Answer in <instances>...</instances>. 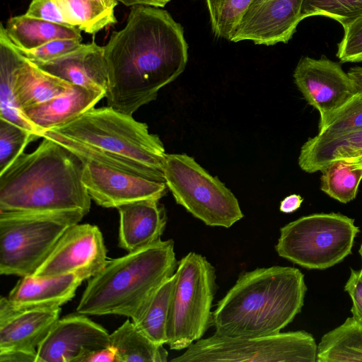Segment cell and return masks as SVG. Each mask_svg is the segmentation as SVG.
<instances>
[{
	"label": "cell",
	"mask_w": 362,
	"mask_h": 362,
	"mask_svg": "<svg viewBox=\"0 0 362 362\" xmlns=\"http://www.w3.org/2000/svg\"><path fill=\"white\" fill-rule=\"evenodd\" d=\"M103 47L107 105L129 115L155 100L159 90L184 71L188 59L182 26L160 7L132 6L125 26Z\"/></svg>",
	"instance_id": "1"
},
{
	"label": "cell",
	"mask_w": 362,
	"mask_h": 362,
	"mask_svg": "<svg viewBox=\"0 0 362 362\" xmlns=\"http://www.w3.org/2000/svg\"><path fill=\"white\" fill-rule=\"evenodd\" d=\"M83 163L47 137L35 151L23 153L0 174V213L81 211L91 205L82 181Z\"/></svg>",
	"instance_id": "2"
},
{
	"label": "cell",
	"mask_w": 362,
	"mask_h": 362,
	"mask_svg": "<svg viewBox=\"0 0 362 362\" xmlns=\"http://www.w3.org/2000/svg\"><path fill=\"white\" fill-rule=\"evenodd\" d=\"M307 291L297 268L272 266L242 274L212 312L216 334L228 337L275 334L301 311Z\"/></svg>",
	"instance_id": "3"
},
{
	"label": "cell",
	"mask_w": 362,
	"mask_h": 362,
	"mask_svg": "<svg viewBox=\"0 0 362 362\" xmlns=\"http://www.w3.org/2000/svg\"><path fill=\"white\" fill-rule=\"evenodd\" d=\"M174 242L162 240L107 261L88 279L76 308L89 315H117L132 318L177 268Z\"/></svg>",
	"instance_id": "4"
},
{
	"label": "cell",
	"mask_w": 362,
	"mask_h": 362,
	"mask_svg": "<svg viewBox=\"0 0 362 362\" xmlns=\"http://www.w3.org/2000/svg\"><path fill=\"white\" fill-rule=\"evenodd\" d=\"M52 131L163 173L166 153L158 135L150 133L146 123L110 106L93 107Z\"/></svg>",
	"instance_id": "5"
},
{
	"label": "cell",
	"mask_w": 362,
	"mask_h": 362,
	"mask_svg": "<svg viewBox=\"0 0 362 362\" xmlns=\"http://www.w3.org/2000/svg\"><path fill=\"white\" fill-rule=\"evenodd\" d=\"M81 211L0 213V274L33 276Z\"/></svg>",
	"instance_id": "6"
},
{
	"label": "cell",
	"mask_w": 362,
	"mask_h": 362,
	"mask_svg": "<svg viewBox=\"0 0 362 362\" xmlns=\"http://www.w3.org/2000/svg\"><path fill=\"white\" fill-rule=\"evenodd\" d=\"M168 322V345L182 350L202 339L211 325L216 271L202 255L191 252L178 262Z\"/></svg>",
	"instance_id": "7"
},
{
	"label": "cell",
	"mask_w": 362,
	"mask_h": 362,
	"mask_svg": "<svg viewBox=\"0 0 362 362\" xmlns=\"http://www.w3.org/2000/svg\"><path fill=\"white\" fill-rule=\"evenodd\" d=\"M359 228L339 213L302 216L280 229L275 249L287 260L309 269H325L351 253Z\"/></svg>",
	"instance_id": "8"
},
{
	"label": "cell",
	"mask_w": 362,
	"mask_h": 362,
	"mask_svg": "<svg viewBox=\"0 0 362 362\" xmlns=\"http://www.w3.org/2000/svg\"><path fill=\"white\" fill-rule=\"evenodd\" d=\"M163 172L176 203L204 224L228 228L243 218L234 194L193 157L166 153Z\"/></svg>",
	"instance_id": "9"
},
{
	"label": "cell",
	"mask_w": 362,
	"mask_h": 362,
	"mask_svg": "<svg viewBox=\"0 0 362 362\" xmlns=\"http://www.w3.org/2000/svg\"><path fill=\"white\" fill-rule=\"evenodd\" d=\"M317 345L305 331L253 337H228L218 334L200 339L175 362H315Z\"/></svg>",
	"instance_id": "10"
},
{
	"label": "cell",
	"mask_w": 362,
	"mask_h": 362,
	"mask_svg": "<svg viewBox=\"0 0 362 362\" xmlns=\"http://www.w3.org/2000/svg\"><path fill=\"white\" fill-rule=\"evenodd\" d=\"M106 255L99 228L78 223L65 231L33 276L47 278L73 274L83 281L88 280L105 267Z\"/></svg>",
	"instance_id": "11"
},
{
	"label": "cell",
	"mask_w": 362,
	"mask_h": 362,
	"mask_svg": "<svg viewBox=\"0 0 362 362\" xmlns=\"http://www.w3.org/2000/svg\"><path fill=\"white\" fill-rule=\"evenodd\" d=\"M293 79L307 103L319 112L318 127L358 93L341 64L325 56L320 59L301 57L295 68Z\"/></svg>",
	"instance_id": "12"
},
{
	"label": "cell",
	"mask_w": 362,
	"mask_h": 362,
	"mask_svg": "<svg viewBox=\"0 0 362 362\" xmlns=\"http://www.w3.org/2000/svg\"><path fill=\"white\" fill-rule=\"evenodd\" d=\"M110 346V334L83 314L58 319L37 349L35 362H83Z\"/></svg>",
	"instance_id": "13"
},
{
	"label": "cell",
	"mask_w": 362,
	"mask_h": 362,
	"mask_svg": "<svg viewBox=\"0 0 362 362\" xmlns=\"http://www.w3.org/2000/svg\"><path fill=\"white\" fill-rule=\"evenodd\" d=\"M81 159L83 163V183L91 199L100 206L117 209L142 199L160 200L167 194L165 182Z\"/></svg>",
	"instance_id": "14"
},
{
	"label": "cell",
	"mask_w": 362,
	"mask_h": 362,
	"mask_svg": "<svg viewBox=\"0 0 362 362\" xmlns=\"http://www.w3.org/2000/svg\"><path fill=\"white\" fill-rule=\"evenodd\" d=\"M303 0H253L231 42L250 40L256 45L287 43L296 31Z\"/></svg>",
	"instance_id": "15"
},
{
	"label": "cell",
	"mask_w": 362,
	"mask_h": 362,
	"mask_svg": "<svg viewBox=\"0 0 362 362\" xmlns=\"http://www.w3.org/2000/svg\"><path fill=\"white\" fill-rule=\"evenodd\" d=\"M60 312V307L16 309L7 297H1L0 351L37 352Z\"/></svg>",
	"instance_id": "16"
},
{
	"label": "cell",
	"mask_w": 362,
	"mask_h": 362,
	"mask_svg": "<svg viewBox=\"0 0 362 362\" xmlns=\"http://www.w3.org/2000/svg\"><path fill=\"white\" fill-rule=\"evenodd\" d=\"M35 64L73 85L106 95L108 71L104 47L95 42L81 44L75 50L59 58Z\"/></svg>",
	"instance_id": "17"
},
{
	"label": "cell",
	"mask_w": 362,
	"mask_h": 362,
	"mask_svg": "<svg viewBox=\"0 0 362 362\" xmlns=\"http://www.w3.org/2000/svg\"><path fill=\"white\" fill-rule=\"evenodd\" d=\"M119 214V246L133 252L160 240L167 215L158 199H148L124 204L117 208Z\"/></svg>",
	"instance_id": "18"
},
{
	"label": "cell",
	"mask_w": 362,
	"mask_h": 362,
	"mask_svg": "<svg viewBox=\"0 0 362 362\" xmlns=\"http://www.w3.org/2000/svg\"><path fill=\"white\" fill-rule=\"evenodd\" d=\"M104 98L105 93L74 85L67 93L22 111L42 137L47 131L68 124Z\"/></svg>",
	"instance_id": "19"
},
{
	"label": "cell",
	"mask_w": 362,
	"mask_h": 362,
	"mask_svg": "<svg viewBox=\"0 0 362 362\" xmlns=\"http://www.w3.org/2000/svg\"><path fill=\"white\" fill-rule=\"evenodd\" d=\"M83 281L73 274L47 278L23 276L7 298L14 308L19 310L61 307L74 297Z\"/></svg>",
	"instance_id": "20"
},
{
	"label": "cell",
	"mask_w": 362,
	"mask_h": 362,
	"mask_svg": "<svg viewBox=\"0 0 362 362\" xmlns=\"http://www.w3.org/2000/svg\"><path fill=\"white\" fill-rule=\"evenodd\" d=\"M74 86L42 70L25 58L15 73L13 93L23 110L66 93Z\"/></svg>",
	"instance_id": "21"
},
{
	"label": "cell",
	"mask_w": 362,
	"mask_h": 362,
	"mask_svg": "<svg viewBox=\"0 0 362 362\" xmlns=\"http://www.w3.org/2000/svg\"><path fill=\"white\" fill-rule=\"evenodd\" d=\"M25 57L0 25V118L8 120L41 137L37 129L26 118L13 93L16 70Z\"/></svg>",
	"instance_id": "22"
},
{
	"label": "cell",
	"mask_w": 362,
	"mask_h": 362,
	"mask_svg": "<svg viewBox=\"0 0 362 362\" xmlns=\"http://www.w3.org/2000/svg\"><path fill=\"white\" fill-rule=\"evenodd\" d=\"M4 28L9 39L21 50L33 49L59 39L82 40L81 30L76 27L55 23L25 14L11 17Z\"/></svg>",
	"instance_id": "23"
},
{
	"label": "cell",
	"mask_w": 362,
	"mask_h": 362,
	"mask_svg": "<svg viewBox=\"0 0 362 362\" xmlns=\"http://www.w3.org/2000/svg\"><path fill=\"white\" fill-rule=\"evenodd\" d=\"M362 156V129L344 136L317 143L308 141L302 146L298 165L308 173L321 171L330 163Z\"/></svg>",
	"instance_id": "24"
},
{
	"label": "cell",
	"mask_w": 362,
	"mask_h": 362,
	"mask_svg": "<svg viewBox=\"0 0 362 362\" xmlns=\"http://www.w3.org/2000/svg\"><path fill=\"white\" fill-rule=\"evenodd\" d=\"M174 280V274L165 280L131 318L141 333L160 345L168 343V322Z\"/></svg>",
	"instance_id": "25"
},
{
	"label": "cell",
	"mask_w": 362,
	"mask_h": 362,
	"mask_svg": "<svg viewBox=\"0 0 362 362\" xmlns=\"http://www.w3.org/2000/svg\"><path fill=\"white\" fill-rule=\"evenodd\" d=\"M317 362L362 361V323L353 317L322 336Z\"/></svg>",
	"instance_id": "26"
},
{
	"label": "cell",
	"mask_w": 362,
	"mask_h": 362,
	"mask_svg": "<svg viewBox=\"0 0 362 362\" xmlns=\"http://www.w3.org/2000/svg\"><path fill=\"white\" fill-rule=\"evenodd\" d=\"M110 345L116 351L117 362H165L168 351L141 333L127 320L112 334Z\"/></svg>",
	"instance_id": "27"
},
{
	"label": "cell",
	"mask_w": 362,
	"mask_h": 362,
	"mask_svg": "<svg viewBox=\"0 0 362 362\" xmlns=\"http://www.w3.org/2000/svg\"><path fill=\"white\" fill-rule=\"evenodd\" d=\"M49 138L60 144L78 157L87 159L121 171L136 175L152 180L165 182L163 173L154 170L130 158L112 154L87 145L52 130L44 133L42 138Z\"/></svg>",
	"instance_id": "28"
},
{
	"label": "cell",
	"mask_w": 362,
	"mask_h": 362,
	"mask_svg": "<svg viewBox=\"0 0 362 362\" xmlns=\"http://www.w3.org/2000/svg\"><path fill=\"white\" fill-rule=\"evenodd\" d=\"M69 23L88 34H95L117 23L115 9L95 0H57Z\"/></svg>",
	"instance_id": "29"
},
{
	"label": "cell",
	"mask_w": 362,
	"mask_h": 362,
	"mask_svg": "<svg viewBox=\"0 0 362 362\" xmlns=\"http://www.w3.org/2000/svg\"><path fill=\"white\" fill-rule=\"evenodd\" d=\"M320 189L330 197L346 204L354 200L362 180V168L344 160L328 164L321 170Z\"/></svg>",
	"instance_id": "30"
},
{
	"label": "cell",
	"mask_w": 362,
	"mask_h": 362,
	"mask_svg": "<svg viewBox=\"0 0 362 362\" xmlns=\"http://www.w3.org/2000/svg\"><path fill=\"white\" fill-rule=\"evenodd\" d=\"M362 129V93L358 92L323 126L318 134L308 139L322 143L331 141Z\"/></svg>",
	"instance_id": "31"
},
{
	"label": "cell",
	"mask_w": 362,
	"mask_h": 362,
	"mask_svg": "<svg viewBox=\"0 0 362 362\" xmlns=\"http://www.w3.org/2000/svg\"><path fill=\"white\" fill-rule=\"evenodd\" d=\"M252 1L205 0L214 35L231 41L243 16Z\"/></svg>",
	"instance_id": "32"
},
{
	"label": "cell",
	"mask_w": 362,
	"mask_h": 362,
	"mask_svg": "<svg viewBox=\"0 0 362 362\" xmlns=\"http://www.w3.org/2000/svg\"><path fill=\"white\" fill-rule=\"evenodd\" d=\"M314 16L335 20L344 28L362 17V0H303L301 19Z\"/></svg>",
	"instance_id": "33"
},
{
	"label": "cell",
	"mask_w": 362,
	"mask_h": 362,
	"mask_svg": "<svg viewBox=\"0 0 362 362\" xmlns=\"http://www.w3.org/2000/svg\"><path fill=\"white\" fill-rule=\"evenodd\" d=\"M38 138L29 130L0 118V174L23 153L30 142Z\"/></svg>",
	"instance_id": "34"
},
{
	"label": "cell",
	"mask_w": 362,
	"mask_h": 362,
	"mask_svg": "<svg viewBox=\"0 0 362 362\" xmlns=\"http://www.w3.org/2000/svg\"><path fill=\"white\" fill-rule=\"evenodd\" d=\"M344 28V36L337 45V57L341 63L362 62V17Z\"/></svg>",
	"instance_id": "35"
},
{
	"label": "cell",
	"mask_w": 362,
	"mask_h": 362,
	"mask_svg": "<svg viewBox=\"0 0 362 362\" xmlns=\"http://www.w3.org/2000/svg\"><path fill=\"white\" fill-rule=\"evenodd\" d=\"M81 45V40L59 39L50 41L33 49H18L27 59L34 64H40L59 58L75 50Z\"/></svg>",
	"instance_id": "36"
},
{
	"label": "cell",
	"mask_w": 362,
	"mask_h": 362,
	"mask_svg": "<svg viewBox=\"0 0 362 362\" xmlns=\"http://www.w3.org/2000/svg\"><path fill=\"white\" fill-rule=\"evenodd\" d=\"M25 14L55 23L70 25L66 21L57 0H32Z\"/></svg>",
	"instance_id": "37"
},
{
	"label": "cell",
	"mask_w": 362,
	"mask_h": 362,
	"mask_svg": "<svg viewBox=\"0 0 362 362\" xmlns=\"http://www.w3.org/2000/svg\"><path fill=\"white\" fill-rule=\"evenodd\" d=\"M344 291H346L351 300V312L352 317L362 323V271L351 269L350 276L347 280Z\"/></svg>",
	"instance_id": "38"
},
{
	"label": "cell",
	"mask_w": 362,
	"mask_h": 362,
	"mask_svg": "<svg viewBox=\"0 0 362 362\" xmlns=\"http://www.w3.org/2000/svg\"><path fill=\"white\" fill-rule=\"evenodd\" d=\"M37 352L13 350L0 351V362H35Z\"/></svg>",
	"instance_id": "39"
},
{
	"label": "cell",
	"mask_w": 362,
	"mask_h": 362,
	"mask_svg": "<svg viewBox=\"0 0 362 362\" xmlns=\"http://www.w3.org/2000/svg\"><path fill=\"white\" fill-rule=\"evenodd\" d=\"M83 362H117V353L110 345L90 354L84 358Z\"/></svg>",
	"instance_id": "40"
},
{
	"label": "cell",
	"mask_w": 362,
	"mask_h": 362,
	"mask_svg": "<svg viewBox=\"0 0 362 362\" xmlns=\"http://www.w3.org/2000/svg\"><path fill=\"white\" fill-rule=\"evenodd\" d=\"M303 201V199L298 194L288 195L281 202L279 210L285 214L294 212L300 208Z\"/></svg>",
	"instance_id": "41"
},
{
	"label": "cell",
	"mask_w": 362,
	"mask_h": 362,
	"mask_svg": "<svg viewBox=\"0 0 362 362\" xmlns=\"http://www.w3.org/2000/svg\"><path fill=\"white\" fill-rule=\"evenodd\" d=\"M126 6H150L154 7H164L170 0H117Z\"/></svg>",
	"instance_id": "42"
},
{
	"label": "cell",
	"mask_w": 362,
	"mask_h": 362,
	"mask_svg": "<svg viewBox=\"0 0 362 362\" xmlns=\"http://www.w3.org/2000/svg\"><path fill=\"white\" fill-rule=\"evenodd\" d=\"M347 73L352 79L357 92L362 93V67H351Z\"/></svg>",
	"instance_id": "43"
},
{
	"label": "cell",
	"mask_w": 362,
	"mask_h": 362,
	"mask_svg": "<svg viewBox=\"0 0 362 362\" xmlns=\"http://www.w3.org/2000/svg\"><path fill=\"white\" fill-rule=\"evenodd\" d=\"M95 1L100 3L101 4H103V6H105L107 8H112V9H115V8L116 7V6L117 5V3H118V1L117 0H95Z\"/></svg>",
	"instance_id": "44"
},
{
	"label": "cell",
	"mask_w": 362,
	"mask_h": 362,
	"mask_svg": "<svg viewBox=\"0 0 362 362\" xmlns=\"http://www.w3.org/2000/svg\"><path fill=\"white\" fill-rule=\"evenodd\" d=\"M354 167L361 168H362V156L350 159V160H344Z\"/></svg>",
	"instance_id": "45"
},
{
	"label": "cell",
	"mask_w": 362,
	"mask_h": 362,
	"mask_svg": "<svg viewBox=\"0 0 362 362\" xmlns=\"http://www.w3.org/2000/svg\"><path fill=\"white\" fill-rule=\"evenodd\" d=\"M358 253H359V255H360V256L361 257V261H362V242H361L360 248L358 250ZM361 270L362 271V267H361Z\"/></svg>",
	"instance_id": "46"
}]
</instances>
